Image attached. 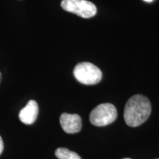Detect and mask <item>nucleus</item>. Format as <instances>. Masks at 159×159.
<instances>
[{
	"label": "nucleus",
	"instance_id": "11",
	"mask_svg": "<svg viewBox=\"0 0 159 159\" xmlns=\"http://www.w3.org/2000/svg\"><path fill=\"white\" fill-rule=\"evenodd\" d=\"M123 159H131V158H123Z\"/></svg>",
	"mask_w": 159,
	"mask_h": 159
},
{
	"label": "nucleus",
	"instance_id": "2",
	"mask_svg": "<svg viewBox=\"0 0 159 159\" xmlns=\"http://www.w3.org/2000/svg\"><path fill=\"white\" fill-rule=\"evenodd\" d=\"M74 76L82 84L95 85L100 82L102 74L100 69L93 63L83 62L75 67Z\"/></svg>",
	"mask_w": 159,
	"mask_h": 159
},
{
	"label": "nucleus",
	"instance_id": "1",
	"mask_svg": "<svg viewBox=\"0 0 159 159\" xmlns=\"http://www.w3.org/2000/svg\"><path fill=\"white\" fill-rule=\"evenodd\" d=\"M151 103L147 97L136 94L127 102L124 111V119L130 127L139 126L143 124L151 114Z\"/></svg>",
	"mask_w": 159,
	"mask_h": 159
},
{
	"label": "nucleus",
	"instance_id": "7",
	"mask_svg": "<svg viewBox=\"0 0 159 159\" xmlns=\"http://www.w3.org/2000/svg\"><path fill=\"white\" fill-rule=\"evenodd\" d=\"M55 156L58 159H81L75 152L63 148H57L55 150Z\"/></svg>",
	"mask_w": 159,
	"mask_h": 159
},
{
	"label": "nucleus",
	"instance_id": "4",
	"mask_svg": "<svg viewBox=\"0 0 159 159\" xmlns=\"http://www.w3.org/2000/svg\"><path fill=\"white\" fill-rule=\"evenodd\" d=\"M61 5L66 11L84 19L94 16L97 12L96 5L87 0H62Z\"/></svg>",
	"mask_w": 159,
	"mask_h": 159
},
{
	"label": "nucleus",
	"instance_id": "5",
	"mask_svg": "<svg viewBox=\"0 0 159 159\" xmlns=\"http://www.w3.org/2000/svg\"><path fill=\"white\" fill-rule=\"evenodd\" d=\"M60 123L66 134H76L82 128V119L77 114L63 113L60 116Z\"/></svg>",
	"mask_w": 159,
	"mask_h": 159
},
{
	"label": "nucleus",
	"instance_id": "8",
	"mask_svg": "<svg viewBox=\"0 0 159 159\" xmlns=\"http://www.w3.org/2000/svg\"><path fill=\"white\" fill-rule=\"evenodd\" d=\"M3 149H4L3 141H2V137L0 136V155H1Z\"/></svg>",
	"mask_w": 159,
	"mask_h": 159
},
{
	"label": "nucleus",
	"instance_id": "12",
	"mask_svg": "<svg viewBox=\"0 0 159 159\" xmlns=\"http://www.w3.org/2000/svg\"><path fill=\"white\" fill-rule=\"evenodd\" d=\"M158 159H159V158H158Z\"/></svg>",
	"mask_w": 159,
	"mask_h": 159
},
{
	"label": "nucleus",
	"instance_id": "10",
	"mask_svg": "<svg viewBox=\"0 0 159 159\" xmlns=\"http://www.w3.org/2000/svg\"><path fill=\"white\" fill-rule=\"evenodd\" d=\"M1 80H2V75H1V72H0V83H1Z\"/></svg>",
	"mask_w": 159,
	"mask_h": 159
},
{
	"label": "nucleus",
	"instance_id": "6",
	"mask_svg": "<svg viewBox=\"0 0 159 159\" xmlns=\"http://www.w3.org/2000/svg\"><path fill=\"white\" fill-rule=\"evenodd\" d=\"M39 114V105L35 100H30L25 108L20 111L19 117L25 125H32L36 120Z\"/></svg>",
	"mask_w": 159,
	"mask_h": 159
},
{
	"label": "nucleus",
	"instance_id": "3",
	"mask_svg": "<svg viewBox=\"0 0 159 159\" xmlns=\"http://www.w3.org/2000/svg\"><path fill=\"white\" fill-rule=\"evenodd\" d=\"M116 117V107L111 103H102L93 109L89 119L91 124L95 126L103 127L114 122Z\"/></svg>",
	"mask_w": 159,
	"mask_h": 159
},
{
	"label": "nucleus",
	"instance_id": "9",
	"mask_svg": "<svg viewBox=\"0 0 159 159\" xmlns=\"http://www.w3.org/2000/svg\"><path fill=\"white\" fill-rule=\"evenodd\" d=\"M143 1L146 2L150 3V2H153V1H154V0H143Z\"/></svg>",
	"mask_w": 159,
	"mask_h": 159
}]
</instances>
